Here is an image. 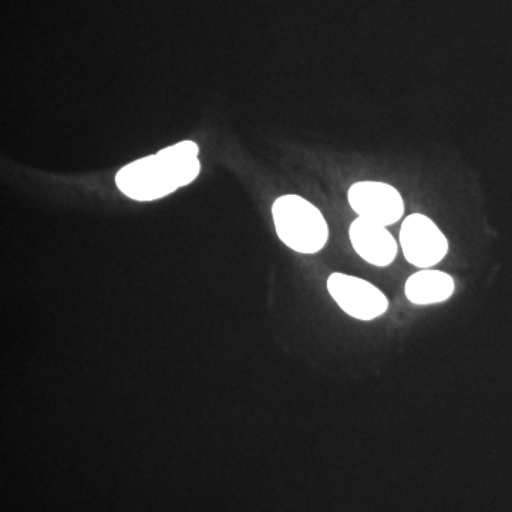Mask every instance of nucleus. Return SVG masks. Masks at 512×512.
<instances>
[{
	"instance_id": "obj_1",
	"label": "nucleus",
	"mask_w": 512,
	"mask_h": 512,
	"mask_svg": "<svg viewBox=\"0 0 512 512\" xmlns=\"http://www.w3.org/2000/svg\"><path fill=\"white\" fill-rule=\"evenodd\" d=\"M198 154L197 143L181 141L121 168L116 175L117 187L131 200H160L191 184L200 175Z\"/></svg>"
},
{
	"instance_id": "obj_2",
	"label": "nucleus",
	"mask_w": 512,
	"mask_h": 512,
	"mask_svg": "<svg viewBox=\"0 0 512 512\" xmlns=\"http://www.w3.org/2000/svg\"><path fill=\"white\" fill-rule=\"evenodd\" d=\"M276 234L299 254H318L328 244L329 227L322 212L299 195H284L272 205Z\"/></svg>"
},
{
	"instance_id": "obj_3",
	"label": "nucleus",
	"mask_w": 512,
	"mask_h": 512,
	"mask_svg": "<svg viewBox=\"0 0 512 512\" xmlns=\"http://www.w3.org/2000/svg\"><path fill=\"white\" fill-rule=\"evenodd\" d=\"M328 291L339 308L353 319L370 322L389 311L387 296L357 276L335 272L329 276Z\"/></svg>"
},
{
	"instance_id": "obj_4",
	"label": "nucleus",
	"mask_w": 512,
	"mask_h": 512,
	"mask_svg": "<svg viewBox=\"0 0 512 512\" xmlns=\"http://www.w3.org/2000/svg\"><path fill=\"white\" fill-rule=\"evenodd\" d=\"M400 245L409 264L430 269L446 258L448 241L436 222L423 214H412L403 221Z\"/></svg>"
},
{
	"instance_id": "obj_5",
	"label": "nucleus",
	"mask_w": 512,
	"mask_h": 512,
	"mask_svg": "<svg viewBox=\"0 0 512 512\" xmlns=\"http://www.w3.org/2000/svg\"><path fill=\"white\" fill-rule=\"evenodd\" d=\"M352 210L363 220L389 227L402 220L404 201L400 192L392 185L379 181H360L348 192Z\"/></svg>"
},
{
	"instance_id": "obj_6",
	"label": "nucleus",
	"mask_w": 512,
	"mask_h": 512,
	"mask_svg": "<svg viewBox=\"0 0 512 512\" xmlns=\"http://www.w3.org/2000/svg\"><path fill=\"white\" fill-rule=\"evenodd\" d=\"M352 247L367 264L379 266L392 265L397 256V242L383 225L357 217L349 228Z\"/></svg>"
},
{
	"instance_id": "obj_7",
	"label": "nucleus",
	"mask_w": 512,
	"mask_h": 512,
	"mask_svg": "<svg viewBox=\"0 0 512 512\" xmlns=\"http://www.w3.org/2000/svg\"><path fill=\"white\" fill-rule=\"evenodd\" d=\"M456 291L453 276L446 272L421 269L407 279L404 293L413 305H437L448 301Z\"/></svg>"
}]
</instances>
